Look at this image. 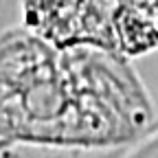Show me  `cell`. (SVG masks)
Here are the masks:
<instances>
[{
	"label": "cell",
	"mask_w": 158,
	"mask_h": 158,
	"mask_svg": "<svg viewBox=\"0 0 158 158\" xmlns=\"http://www.w3.org/2000/svg\"><path fill=\"white\" fill-rule=\"evenodd\" d=\"M112 24L116 53L134 57L158 46V0H94Z\"/></svg>",
	"instance_id": "7a4b0ae2"
},
{
	"label": "cell",
	"mask_w": 158,
	"mask_h": 158,
	"mask_svg": "<svg viewBox=\"0 0 158 158\" xmlns=\"http://www.w3.org/2000/svg\"><path fill=\"white\" fill-rule=\"evenodd\" d=\"M152 121V97L127 57L57 48L27 27L0 33V141L114 147Z\"/></svg>",
	"instance_id": "6da1fadb"
}]
</instances>
